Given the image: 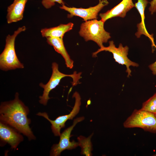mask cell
Listing matches in <instances>:
<instances>
[{
  "instance_id": "1",
  "label": "cell",
  "mask_w": 156,
  "mask_h": 156,
  "mask_svg": "<svg viewBox=\"0 0 156 156\" xmlns=\"http://www.w3.org/2000/svg\"><path fill=\"white\" fill-rule=\"evenodd\" d=\"M18 96L16 92L14 100L1 103L0 122L13 127L29 140H35L36 138L29 126L31 120L27 117L29 108L19 99Z\"/></svg>"
},
{
  "instance_id": "2",
  "label": "cell",
  "mask_w": 156,
  "mask_h": 156,
  "mask_svg": "<svg viewBox=\"0 0 156 156\" xmlns=\"http://www.w3.org/2000/svg\"><path fill=\"white\" fill-rule=\"evenodd\" d=\"M26 29L25 26L19 27L12 35H8L5 39L4 49L0 55V68L3 70L23 68L24 67L16 55L15 49L16 38L18 34Z\"/></svg>"
},
{
  "instance_id": "3",
  "label": "cell",
  "mask_w": 156,
  "mask_h": 156,
  "mask_svg": "<svg viewBox=\"0 0 156 156\" xmlns=\"http://www.w3.org/2000/svg\"><path fill=\"white\" fill-rule=\"evenodd\" d=\"M104 23L101 19L86 21L81 25L79 34L86 41L92 40L100 48L103 47V44L107 42L111 38L110 33L104 29Z\"/></svg>"
},
{
  "instance_id": "4",
  "label": "cell",
  "mask_w": 156,
  "mask_h": 156,
  "mask_svg": "<svg viewBox=\"0 0 156 156\" xmlns=\"http://www.w3.org/2000/svg\"><path fill=\"white\" fill-rule=\"evenodd\" d=\"M126 128H140L156 133V117L155 114L141 109H135L123 124Z\"/></svg>"
},
{
  "instance_id": "5",
  "label": "cell",
  "mask_w": 156,
  "mask_h": 156,
  "mask_svg": "<svg viewBox=\"0 0 156 156\" xmlns=\"http://www.w3.org/2000/svg\"><path fill=\"white\" fill-rule=\"evenodd\" d=\"M52 74L47 83L44 84L40 83L39 86L44 89L42 95L39 97V102L44 105H47L48 101L50 98L49 96L50 92L58 86L62 79L66 77H70L73 79V86L76 85L79 83L81 78V73H77L75 71L72 74H66L61 72L58 69V65L56 62H53L52 64Z\"/></svg>"
},
{
  "instance_id": "6",
  "label": "cell",
  "mask_w": 156,
  "mask_h": 156,
  "mask_svg": "<svg viewBox=\"0 0 156 156\" xmlns=\"http://www.w3.org/2000/svg\"><path fill=\"white\" fill-rule=\"evenodd\" d=\"M109 45L107 47L103 46L100 48L96 51L92 53V57H96L97 55L99 53L105 51L111 53L113 56V58L116 62L119 64L125 65L126 67V72L127 73L128 77L131 75V71L130 67H138L139 64L131 60L127 57L129 47L127 46L123 47L122 44L120 43L118 47H116L113 41H109Z\"/></svg>"
},
{
  "instance_id": "7",
  "label": "cell",
  "mask_w": 156,
  "mask_h": 156,
  "mask_svg": "<svg viewBox=\"0 0 156 156\" xmlns=\"http://www.w3.org/2000/svg\"><path fill=\"white\" fill-rule=\"evenodd\" d=\"M73 96L75 98V103L72 111L68 114L60 116L54 120L50 119L47 114L45 112H39L36 114L38 116L44 117L50 122L52 132L55 136H60V130L64 127L66 122L68 120L72 119L79 111L81 104L80 95L78 92H75Z\"/></svg>"
},
{
  "instance_id": "8",
  "label": "cell",
  "mask_w": 156,
  "mask_h": 156,
  "mask_svg": "<svg viewBox=\"0 0 156 156\" xmlns=\"http://www.w3.org/2000/svg\"><path fill=\"white\" fill-rule=\"evenodd\" d=\"M83 116L77 118L75 119L72 125L65 129L60 135L59 143L54 144L52 146L50 151V155L59 156L61 153L65 150H72L79 146V143L74 140L70 141V138L72 131L76 124L83 120Z\"/></svg>"
},
{
  "instance_id": "9",
  "label": "cell",
  "mask_w": 156,
  "mask_h": 156,
  "mask_svg": "<svg viewBox=\"0 0 156 156\" xmlns=\"http://www.w3.org/2000/svg\"><path fill=\"white\" fill-rule=\"evenodd\" d=\"M109 3L107 0H99V3L96 5L87 8L69 7L65 5H62L60 8L69 13L68 14V18L77 16L82 18L83 21H86L97 18L99 12Z\"/></svg>"
},
{
  "instance_id": "10",
  "label": "cell",
  "mask_w": 156,
  "mask_h": 156,
  "mask_svg": "<svg viewBox=\"0 0 156 156\" xmlns=\"http://www.w3.org/2000/svg\"><path fill=\"white\" fill-rule=\"evenodd\" d=\"M20 133L11 126L0 122V138L3 145L8 143L11 148L15 150L23 140Z\"/></svg>"
},
{
  "instance_id": "11",
  "label": "cell",
  "mask_w": 156,
  "mask_h": 156,
  "mask_svg": "<svg viewBox=\"0 0 156 156\" xmlns=\"http://www.w3.org/2000/svg\"><path fill=\"white\" fill-rule=\"evenodd\" d=\"M134 7L132 0H122L113 8L106 12L100 13L99 16L104 23L108 19L112 18L120 17L124 18L127 13Z\"/></svg>"
},
{
  "instance_id": "12",
  "label": "cell",
  "mask_w": 156,
  "mask_h": 156,
  "mask_svg": "<svg viewBox=\"0 0 156 156\" xmlns=\"http://www.w3.org/2000/svg\"><path fill=\"white\" fill-rule=\"evenodd\" d=\"M28 0H14L7 8L6 16L8 24L16 22L22 20L26 4Z\"/></svg>"
},
{
  "instance_id": "13",
  "label": "cell",
  "mask_w": 156,
  "mask_h": 156,
  "mask_svg": "<svg viewBox=\"0 0 156 156\" xmlns=\"http://www.w3.org/2000/svg\"><path fill=\"white\" fill-rule=\"evenodd\" d=\"M148 2L147 0H138L137 2L134 4V7L137 9L140 13L141 18V21L137 25L138 31L135 34L138 38H139L142 35H144L148 37L151 40L152 48L155 47V45L153 34H150L147 31L144 23V10Z\"/></svg>"
},
{
  "instance_id": "14",
  "label": "cell",
  "mask_w": 156,
  "mask_h": 156,
  "mask_svg": "<svg viewBox=\"0 0 156 156\" xmlns=\"http://www.w3.org/2000/svg\"><path fill=\"white\" fill-rule=\"evenodd\" d=\"M47 41L49 44L53 46L57 52L60 54L64 58L67 67L70 69L73 66V61L70 58L64 45L63 38L48 37Z\"/></svg>"
},
{
  "instance_id": "15",
  "label": "cell",
  "mask_w": 156,
  "mask_h": 156,
  "mask_svg": "<svg viewBox=\"0 0 156 156\" xmlns=\"http://www.w3.org/2000/svg\"><path fill=\"white\" fill-rule=\"evenodd\" d=\"M74 24L69 23L67 24H61L58 26L49 28L42 29L40 31L43 37L57 38H63L65 34L72 29Z\"/></svg>"
},
{
  "instance_id": "16",
  "label": "cell",
  "mask_w": 156,
  "mask_h": 156,
  "mask_svg": "<svg viewBox=\"0 0 156 156\" xmlns=\"http://www.w3.org/2000/svg\"><path fill=\"white\" fill-rule=\"evenodd\" d=\"M93 133L87 138L83 136H80L77 138L79 146L81 148V153L82 155L86 156L92 155V144L91 141Z\"/></svg>"
},
{
  "instance_id": "17",
  "label": "cell",
  "mask_w": 156,
  "mask_h": 156,
  "mask_svg": "<svg viewBox=\"0 0 156 156\" xmlns=\"http://www.w3.org/2000/svg\"><path fill=\"white\" fill-rule=\"evenodd\" d=\"M141 109L156 114V93L143 103Z\"/></svg>"
},
{
  "instance_id": "18",
  "label": "cell",
  "mask_w": 156,
  "mask_h": 156,
  "mask_svg": "<svg viewBox=\"0 0 156 156\" xmlns=\"http://www.w3.org/2000/svg\"><path fill=\"white\" fill-rule=\"evenodd\" d=\"M55 3H57L62 5H65L63 0H42L41 3L44 7L47 9L51 8L54 6Z\"/></svg>"
},
{
  "instance_id": "19",
  "label": "cell",
  "mask_w": 156,
  "mask_h": 156,
  "mask_svg": "<svg viewBox=\"0 0 156 156\" xmlns=\"http://www.w3.org/2000/svg\"><path fill=\"white\" fill-rule=\"evenodd\" d=\"M150 4L149 10L151 14H153L154 13L156 12V0H152Z\"/></svg>"
},
{
  "instance_id": "20",
  "label": "cell",
  "mask_w": 156,
  "mask_h": 156,
  "mask_svg": "<svg viewBox=\"0 0 156 156\" xmlns=\"http://www.w3.org/2000/svg\"><path fill=\"white\" fill-rule=\"evenodd\" d=\"M156 49V47H155ZM150 69L152 71V73L154 75H156V61L150 65L148 66Z\"/></svg>"
},
{
  "instance_id": "21",
  "label": "cell",
  "mask_w": 156,
  "mask_h": 156,
  "mask_svg": "<svg viewBox=\"0 0 156 156\" xmlns=\"http://www.w3.org/2000/svg\"><path fill=\"white\" fill-rule=\"evenodd\" d=\"M155 116L156 117V114H155Z\"/></svg>"
},
{
  "instance_id": "22",
  "label": "cell",
  "mask_w": 156,
  "mask_h": 156,
  "mask_svg": "<svg viewBox=\"0 0 156 156\" xmlns=\"http://www.w3.org/2000/svg\"><path fill=\"white\" fill-rule=\"evenodd\" d=\"M154 156H156V155H154Z\"/></svg>"
}]
</instances>
